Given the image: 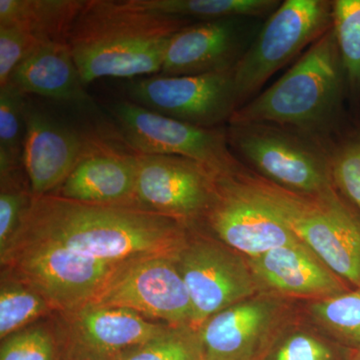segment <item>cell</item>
<instances>
[{
	"label": "cell",
	"mask_w": 360,
	"mask_h": 360,
	"mask_svg": "<svg viewBox=\"0 0 360 360\" xmlns=\"http://www.w3.org/2000/svg\"><path fill=\"white\" fill-rule=\"evenodd\" d=\"M120 360H205L198 328L167 326Z\"/></svg>",
	"instance_id": "83f0119b"
},
{
	"label": "cell",
	"mask_w": 360,
	"mask_h": 360,
	"mask_svg": "<svg viewBox=\"0 0 360 360\" xmlns=\"http://www.w3.org/2000/svg\"><path fill=\"white\" fill-rule=\"evenodd\" d=\"M333 27L350 89L360 94V0L333 2Z\"/></svg>",
	"instance_id": "4316f807"
},
{
	"label": "cell",
	"mask_w": 360,
	"mask_h": 360,
	"mask_svg": "<svg viewBox=\"0 0 360 360\" xmlns=\"http://www.w3.org/2000/svg\"><path fill=\"white\" fill-rule=\"evenodd\" d=\"M226 134L229 146L274 184L304 194L335 187L330 161L274 125L229 124Z\"/></svg>",
	"instance_id": "30bf717a"
},
{
	"label": "cell",
	"mask_w": 360,
	"mask_h": 360,
	"mask_svg": "<svg viewBox=\"0 0 360 360\" xmlns=\"http://www.w3.org/2000/svg\"><path fill=\"white\" fill-rule=\"evenodd\" d=\"M0 257L11 248L23 214L32 200L30 184L21 179L20 169L0 175Z\"/></svg>",
	"instance_id": "f546056e"
},
{
	"label": "cell",
	"mask_w": 360,
	"mask_h": 360,
	"mask_svg": "<svg viewBox=\"0 0 360 360\" xmlns=\"http://www.w3.org/2000/svg\"><path fill=\"white\" fill-rule=\"evenodd\" d=\"M345 360H360V349L352 350L347 359Z\"/></svg>",
	"instance_id": "d6a6232c"
},
{
	"label": "cell",
	"mask_w": 360,
	"mask_h": 360,
	"mask_svg": "<svg viewBox=\"0 0 360 360\" xmlns=\"http://www.w3.org/2000/svg\"><path fill=\"white\" fill-rule=\"evenodd\" d=\"M56 309L30 284L1 270L0 283V338L32 326L39 319L53 316Z\"/></svg>",
	"instance_id": "cb8c5ba5"
},
{
	"label": "cell",
	"mask_w": 360,
	"mask_h": 360,
	"mask_svg": "<svg viewBox=\"0 0 360 360\" xmlns=\"http://www.w3.org/2000/svg\"><path fill=\"white\" fill-rule=\"evenodd\" d=\"M0 260L2 270L39 291L56 314L75 311L94 302L125 264H108L56 243L26 238H14Z\"/></svg>",
	"instance_id": "5b68a950"
},
{
	"label": "cell",
	"mask_w": 360,
	"mask_h": 360,
	"mask_svg": "<svg viewBox=\"0 0 360 360\" xmlns=\"http://www.w3.org/2000/svg\"><path fill=\"white\" fill-rule=\"evenodd\" d=\"M63 360H120L167 328L142 315L89 303L53 315Z\"/></svg>",
	"instance_id": "7c38bea8"
},
{
	"label": "cell",
	"mask_w": 360,
	"mask_h": 360,
	"mask_svg": "<svg viewBox=\"0 0 360 360\" xmlns=\"http://www.w3.org/2000/svg\"><path fill=\"white\" fill-rule=\"evenodd\" d=\"M291 300L257 293L222 309L198 330L205 360H253L292 312Z\"/></svg>",
	"instance_id": "9a60e30c"
},
{
	"label": "cell",
	"mask_w": 360,
	"mask_h": 360,
	"mask_svg": "<svg viewBox=\"0 0 360 360\" xmlns=\"http://www.w3.org/2000/svg\"><path fill=\"white\" fill-rule=\"evenodd\" d=\"M130 101L202 129L229 122L238 108L234 68L191 77L150 75L130 82Z\"/></svg>",
	"instance_id": "9c48e42d"
},
{
	"label": "cell",
	"mask_w": 360,
	"mask_h": 360,
	"mask_svg": "<svg viewBox=\"0 0 360 360\" xmlns=\"http://www.w3.org/2000/svg\"><path fill=\"white\" fill-rule=\"evenodd\" d=\"M350 352L293 311L253 360H345Z\"/></svg>",
	"instance_id": "7402d4cb"
},
{
	"label": "cell",
	"mask_w": 360,
	"mask_h": 360,
	"mask_svg": "<svg viewBox=\"0 0 360 360\" xmlns=\"http://www.w3.org/2000/svg\"><path fill=\"white\" fill-rule=\"evenodd\" d=\"M202 221L215 238L245 257L300 240L234 174L217 176Z\"/></svg>",
	"instance_id": "5bb4252c"
},
{
	"label": "cell",
	"mask_w": 360,
	"mask_h": 360,
	"mask_svg": "<svg viewBox=\"0 0 360 360\" xmlns=\"http://www.w3.org/2000/svg\"><path fill=\"white\" fill-rule=\"evenodd\" d=\"M7 84L25 96L35 94L82 106L92 103L66 42L37 45L13 71Z\"/></svg>",
	"instance_id": "ffe728a7"
},
{
	"label": "cell",
	"mask_w": 360,
	"mask_h": 360,
	"mask_svg": "<svg viewBox=\"0 0 360 360\" xmlns=\"http://www.w3.org/2000/svg\"><path fill=\"white\" fill-rule=\"evenodd\" d=\"M136 153H122L94 141L68 179L51 194L94 205L134 206Z\"/></svg>",
	"instance_id": "d6986e66"
},
{
	"label": "cell",
	"mask_w": 360,
	"mask_h": 360,
	"mask_svg": "<svg viewBox=\"0 0 360 360\" xmlns=\"http://www.w3.org/2000/svg\"><path fill=\"white\" fill-rule=\"evenodd\" d=\"M112 115L123 139L139 155L181 156L221 175L241 168L229 148L226 132L219 127H194L127 101L116 103Z\"/></svg>",
	"instance_id": "52a82bcc"
},
{
	"label": "cell",
	"mask_w": 360,
	"mask_h": 360,
	"mask_svg": "<svg viewBox=\"0 0 360 360\" xmlns=\"http://www.w3.org/2000/svg\"><path fill=\"white\" fill-rule=\"evenodd\" d=\"M246 260L259 293L309 302L352 288L302 240Z\"/></svg>",
	"instance_id": "2e32d148"
},
{
	"label": "cell",
	"mask_w": 360,
	"mask_h": 360,
	"mask_svg": "<svg viewBox=\"0 0 360 360\" xmlns=\"http://www.w3.org/2000/svg\"><path fill=\"white\" fill-rule=\"evenodd\" d=\"M238 18L193 22L175 33L165 51L161 75L191 77L236 68L245 54Z\"/></svg>",
	"instance_id": "ac0fdd59"
},
{
	"label": "cell",
	"mask_w": 360,
	"mask_h": 360,
	"mask_svg": "<svg viewBox=\"0 0 360 360\" xmlns=\"http://www.w3.org/2000/svg\"><path fill=\"white\" fill-rule=\"evenodd\" d=\"M307 319L349 350L360 349V286L326 300L307 302Z\"/></svg>",
	"instance_id": "603a6c76"
},
{
	"label": "cell",
	"mask_w": 360,
	"mask_h": 360,
	"mask_svg": "<svg viewBox=\"0 0 360 360\" xmlns=\"http://www.w3.org/2000/svg\"><path fill=\"white\" fill-rule=\"evenodd\" d=\"M25 104V94L13 85L0 87V175L23 167Z\"/></svg>",
	"instance_id": "484cf974"
},
{
	"label": "cell",
	"mask_w": 360,
	"mask_h": 360,
	"mask_svg": "<svg viewBox=\"0 0 360 360\" xmlns=\"http://www.w3.org/2000/svg\"><path fill=\"white\" fill-rule=\"evenodd\" d=\"M333 26V2L286 0L234 68L238 108L248 103L277 70L314 44Z\"/></svg>",
	"instance_id": "8992f818"
},
{
	"label": "cell",
	"mask_w": 360,
	"mask_h": 360,
	"mask_svg": "<svg viewBox=\"0 0 360 360\" xmlns=\"http://www.w3.org/2000/svg\"><path fill=\"white\" fill-rule=\"evenodd\" d=\"M193 309V326L259 293L246 257L215 238L191 232L176 259Z\"/></svg>",
	"instance_id": "ba28073f"
},
{
	"label": "cell",
	"mask_w": 360,
	"mask_h": 360,
	"mask_svg": "<svg viewBox=\"0 0 360 360\" xmlns=\"http://www.w3.org/2000/svg\"><path fill=\"white\" fill-rule=\"evenodd\" d=\"M330 172L338 193L360 215V134L338 149L331 158Z\"/></svg>",
	"instance_id": "4dcf8cb0"
},
{
	"label": "cell",
	"mask_w": 360,
	"mask_h": 360,
	"mask_svg": "<svg viewBox=\"0 0 360 360\" xmlns=\"http://www.w3.org/2000/svg\"><path fill=\"white\" fill-rule=\"evenodd\" d=\"M22 165L32 198L56 191L94 141L26 101Z\"/></svg>",
	"instance_id": "e0dca14e"
},
{
	"label": "cell",
	"mask_w": 360,
	"mask_h": 360,
	"mask_svg": "<svg viewBox=\"0 0 360 360\" xmlns=\"http://www.w3.org/2000/svg\"><path fill=\"white\" fill-rule=\"evenodd\" d=\"M193 227L136 206L94 205L46 194L32 198L15 238L49 241L108 264H127L144 257L176 258Z\"/></svg>",
	"instance_id": "6da1fadb"
},
{
	"label": "cell",
	"mask_w": 360,
	"mask_h": 360,
	"mask_svg": "<svg viewBox=\"0 0 360 360\" xmlns=\"http://www.w3.org/2000/svg\"><path fill=\"white\" fill-rule=\"evenodd\" d=\"M137 4L167 15L201 20L262 16L276 11V0H136Z\"/></svg>",
	"instance_id": "d4e9b609"
},
{
	"label": "cell",
	"mask_w": 360,
	"mask_h": 360,
	"mask_svg": "<svg viewBox=\"0 0 360 360\" xmlns=\"http://www.w3.org/2000/svg\"><path fill=\"white\" fill-rule=\"evenodd\" d=\"M39 44L20 25H0V87L8 84L15 68Z\"/></svg>",
	"instance_id": "1f68e13d"
},
{
	"label": "cell",
	"mask_w": 360,
	"mask_h": 360,
	"mask_svg": "<svg viewBox=\"0 0 360 360\" xmlns=\"http://www.w3.org/2000/svg\"><path fill=\"white\" fill-rule=\"evenodd\" d=\"M234 174L336 274L352 288L360 286V215L335 186L304 194L243 167Z\"/></svg>",
	"instance_id": "3957f363"
},
{
	"label": "cell",
	"mask_w": 360,
	"mask_h": 360,
	"mask_svg": "<svg viewBox=\"0 0 360 360\" xmlns=\"http://www.w3.org/2000/svg\"><path fill=\"white\" fill-rule=\"evenodd\" d=\"M0 360H63L53 321L37 322L2 340Z\"/></svg>",
	"instance_id": "f1b7e54d"
},
{
	"label": "cell",
	"mask_w": 360,
	"mask_h": 360,
	"mask_svg": "<svg viewBox=\"0 0 360 360\" xmlns=\"http://www.w3.org/2000/svg\"><path fill=\"white\" fill-rule=\"evenodd\" d=\"M191 23L136 0H85L68 45L85 85L103 77H150L161 71L172 37Z\"/></svg>",
	"instance_id": "7a4b0ae2"
},
{
	"label": "cell",
	"mask_w": 360,
	"mask_h": 360,
	"mask_svg": "<svg viewBox=\"0 0 360 360\" xmlns=\"http://www.w3.org/2000/svg\"><path fill=\"white\" fill-rule=\"evenodd\" d=\"M175 259L150 257L122 265L90 303L131 310L169 326H193L191 296Z\"/></svg>",
	"instance_id": "8fae6325"
},
{
	"label": "cell",
	"mask_w": 360,
	"mask_h": 360,
	"mask_svg": "<svg viewBox=\"0 0 360 360\" xmlns=\"http://www.w3.org/2000/svg\"><path fill=\"white\" fill-rule=\"evenodd\" d=\"M345 77L331 26L276 84L236 110L229 124L317 127L338 108Z\"/></svg>",
	"instance_id": "277c9868"
},
{
	"label": "cell",
	"mask_w": 360,
	"mask_h": 360,
	"mask_svg": "<svg viewBox=\"0 0 360 360\" xmlns=\"http://www.w3.org/2000/svg\"><path fill=\"white\" fill-rule=\"evenodd\" d=\"M137 155L134 206L195 225L215 194V174L198 161L174 155Z\"/></svg>",
	"instance_id": "4fadbf2b"
},
{
	"label": "cell",
	"mask_w": 360,
	"mask_h": 360,
	"mask_svg": "<svg viewBox=\"0 0 360 360\" xmlns=\"http://www.w3.org/2000/svg\"><path fill=\"white\" fill-rule=\"evenodd\" d=\"M85 0H0V25H16L42 42H66Z\"/></svg>",
	"instance_id": "44dd1931"
}]
</instances>
